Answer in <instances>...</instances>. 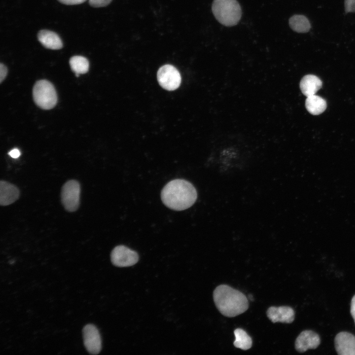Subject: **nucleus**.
<instances>
[{"mask_svg": "<svg viewBox=\"0 0 355 355\" xmlns=\"http://www.w3.org/2000/svg\"><path fill=\"white\" fill-rule=\"evenodd\" d=\"M161 197L164 204L169 208L182 211L193 205L197 199V193L190 182L176 179L169 181L163 187Z\"/></svg>", "mask_w": 355, "mask_h": 355, "instance_id": "obj_1", "label": "nucleus"}, {"mask_svg": "<svg viewBox=\"0 0 355 355\" xmlns=\"http://www.w3.org/2000/svg\"><path fill=\"white\" fill-rule=\"evenodd\" d=\"M215 306L223 316L232 318L246 312L248 302L246 295L240 291L226 284L217 286L213 292Z\"/></svg>", "mask_w": 355, "mask_h": 355, "instance_id": "obj_2", "label": "nucleus"}, {"mask_svg": "<svg viewBox=\"0 0 355 355\" xmlns=\"http://www.w3.org/2000/svg\"><path fill=\"white\" fill-rule=\"evenodd\" d=\"M212 10L217 21L226 27L236 25L242 16V9L237 0H213Z\"/></svg>", "mask_w": 355, "mask_h": 355, "instance_id": "obj_3", "label": "nucleus"}, {"mask_svg": "<svg viewBox=\"0 0 355 355\" xmlns=\"http://www.w3.org/2000/svg\"><path fill=\"white\" fill-rule=\"evenodd\" d=\"M33 95L36 104L43 109H50L57 103V95L55 88L51 82L46 80H40L35 83Z\"/></svg>", "mask_w": 355, "mask_h": 355, "instance_id": "obj_4", "label": "nucleus"}, {"mask_svg": "<svg viewBox=\"0 0 355 355\" xmlns=\"http://www.w3.org/2000/svg\"><path fill=\"white\" fill-rule=\"evenodd\" d=\"M80 186L76 180H70L63 186L61 201L65 209L68 212L77 210L79 205Z\"/></svg>", "mask_w": 355, "mask_h": 355, "instance_id": "obj_5", "label": "nucleus"}, {"mask_svg": "<svg viewBox=\"0 0 355 355\" xmlns=\"http://www.w3.org/2000/svg\"><path fill=\"white\" fill-rule=\"evenodd\" d=\"M157 80L164 89L172 91L177 89L181 83V76L178 71L171 65H165L157 71Z\"/></svg>", "mask_w": 355, "mask_h": 355, "instance_id": "obj_6", "label": "nucleus"}, {"mask_svg": "<svg viewBox=\"0 0 355 355\" xmlns=\"http://www.w3.org/2000/svg\"><path fill=\"white\" fill-rule=\"evenodd\" d=\"M112 263L115 266L125 267L131 266L137 263L139 255L136 251L129 248L119 245L115 247L110 254Z\"/></svg>", "mask_w": 355, "mask_h": 355, "instance_id": "obj_7", "label": "nucleus"}, {"mask_svg": "<svg viewBox=\"0 0 355 355\" xmlns=\"http://www.w3.org/2000/svg\"><path fill=\"white\" fill-rule=\"evenodd\" d=\"M84 345L91 354H99L102 349V340L97 328L93 324L86 325L83 329Z\"/></svg>", "mask_w": 355, "mask_h": 355, "instance_id": "obj_8", "label": "nucleus"}, {"mask_svg": "<svg viewBox=\"0 0 355 355\" xmlns=\"http://www.w3.org/2000/svg\"><path fill=\"white\" fill-rule=\"evenodd\" d=\"M335 349L339 355H355V336L347 332L338 333L334 340Z\"/></svg>", "mask_w": 355, "mask_h": 355, "instance_id": "obj_9", "label": "nucleus"}, {"mask_svg": "<svg viewBox=\"0 0 355 355\" xmlns=\"http://www.w3.org/2000/svg\"><path fill=\"white\" fill-rule=\"evenodd\" d=\"M320 344L319 335L312 330L303 331L297 337L295 342V349L304 353L308 349H316Z\"/></svg>", "mask_w": 355, "mask_h": 355, "instance_id": "obj_10", "label": "nucleus"}, {"mask_svg": "<svg viewBox=\"0 0 355 355\" xmlns=\"http://www.w3.org/2000/svg\"><path fill=\"white\" fill-rule=\"evenodd\" d=\"M267 317L273 323H291L294 320L293 309L288 306H271L266 312Z\"/></svg>", "mask_w": 355, "mask_h": 355, "instance_id": "obj_11", "label": "nucleus"}, {"mask_svg": "<svg viewBox=\"0 0 355 355\" xmlns=\"http://www.w3.org/2000/svg\"><path fill=\"white\" fill-rule=\"evenodd\" d=\"M19 190L16 186L6 181H0V205L7 206L12 204L19 198Z\"/></svg>", "mask_w": 355, "mask_h": 355, "instance_id": "obj_12", "label": "nucleus"}, {"mask_svg": "<svg viewBox=\"0 0 355 355\" xmlns=\"http://www.w3.org/2000/svg\"><path fill=\"white\" fill-rule=\"evenodd\" d=\"M37 38L39 41L46 48L57 50L63 47L61 39L56 33L52 31L41 30L37 34Z\"/></svg>", "mask_w": 355, "mask_h": 355, "instance_id": "obj_13", "label": "nucleus"}, {"mask_svg": "<svg viewBox=\"0 0 355 355\" xmlns=\"http://www.w3.org/2000/svg\"><path fill=\"white\" fill-rule=\"evenodd\" d=\"M322 85V82L318 77L313 74H308L301 79L300 88L302 93L308 97L315 95Z\"/></svg>", "mask_w": 355, "mask_h": 355, "instance_id": "obj_14", "label": "nucleus"}, {"mask_svg": "<svg viewBox=\"0 0 355 355\" xmlns=\"http://www.w3.org/2000/svg\"><path fill=\"white\" fill-rule=\"evenodd\" d=\"M305 107L311 114L319 115L325 110L327 104L324 99L315 94L307 97L305 101Z\"/></svg>", "mask_w": 355, "mask_h": 355, "instance_id": "obj_15", "label": "nucleus"}, {"mask_svg": "<svg viewBox=\"0 0 355 355\" xmlns=\"http://www.w3.org/2000/svg\"><path fill=\"white\" fill-rule=\"evenodd\" d=\"M288 24L293 31L299 33H307L311 29L309 20L303 15L296 14L292 16L289 19Z\"/></svg>", "mask_w": 355, "mask_h": 355, "instance_id": "obj_16", "label": "nucleus"}, {"mask_svg": "<svg viewBox=\"0 0 355 355\" xmlns=\"http://www.w3.org/2000/svg\"><path fill=\"white\" fill-rule=\"evenodd\" d=\"M235 340L234 346L243 350L249 349L252 344L251 338L242 328H237L234 331Z\"/></svg>", "mask_w": 355, "mask_h": 355, "instance_id": "obj_17", "label": "nucleus"}, {"mask_svg": "<svg viewBox=\"0 0 355 355\" xmlns=\"http://www.w3.org/2000/svg\"><path fill=\"white\" fill-rule=\"evenodd\" d=\"M70 65L72 71L78 74L86 73L89 66L88 60L81 56L72 57L70 60Z\"/></svg>", "mask_w": 355, "mask_h": 355, "instance_id": "obj_18", "label": "nucleus"}, {"mask_svg": "<svg viewBox=\"0 0 355 355\" xmlns=\"http://www.w3.org/2000/svg\"><path fill=\"white\" fill-rule=\"evenodd\" d=\"M112 0H89L90 5L94 7H101L107 5Z\"/></svg>", "mask_w": 355, "mask_h": 355, "instance_id": "obj_19", "label": "nucleus"}, {"mask_svg": "<svg viewBox=\"0 0 355 355\" xmlns=\"http://www.w3.org/2000/svg\"><path fill=\"white\" fill-rule=\"evenodd\" d=\"M344 6L346 13L355 12V0H345Z\"/></svg>", "mask_w": 355, "mask_h": 355, "instance_id": "obj_20", "label": "nucleus"}, {"mask_svg": "<svg viewBox=\"0 0 355 355\" xmlns=\"http://www.w3.org/2000/svg\"><path fill=\"white\" fill-rule=\"evenodd\" d=\"M7 73V69L6 67L0 63V83L4 79Z\"/></svg>", "mask_w": 355, "mask_h": 355, "instance_id": "obj_21", "label": "nucleus"}, {"mask_svg": "<svg viewBox=\"0 0 355 355\" xmlns=\"http://www.w3.org/2000/svg\"><path fill=\"white\" fill-rule=\"evenodd\" d=\"M86 0H58L60 2L67 5H74L80 4Z\"/></svg>", "mask_w": 355, "mask_h": 355, "instance_id": "obj_22", "label": "nucleus"}, {"mask_svg": "<svg viewBox=\"0 0 355 355\" xmlns=\"http://www.w3.org/2000/svg\"><path fill=\"white\" fill-rule=\"evenodd\" d=\"M351 314L355 323V295L353 296L351 301Z\"/></svg>", "mask_w": 355, "mask_h": 355, "instance_id": "obj_23", "label": "nucleus"}, {"mask_svg": "<svg viewBox=\"0 0 355 355\" xmlns=\"http://www.w3.org/2000/svg\"><path fill=\"white\" fill-rule=\"evenodd\" d=\"M9 155H10L12 158H18L20 155V151L17 148H14L12 150H11L8 152Z\"/></svg>", "mask_w": 355, "mask_h": 355, "instance_id": "obj_24", "label": "nucleus"}]
</instances>
